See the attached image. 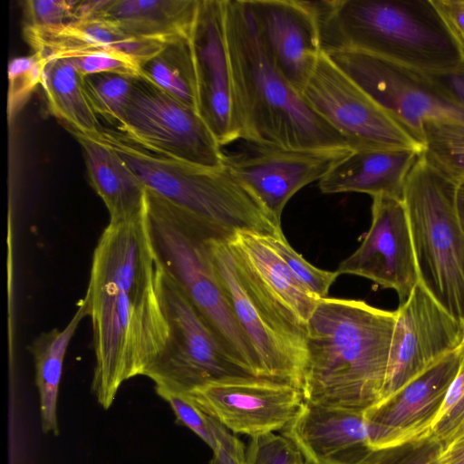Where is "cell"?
<instances>
[{"instance_id":"1","label":"cell","mask_w":464,"mask_h":464,"mask_svg":"<svg viewBox=\"0 0 464 464\" xmlns=\"http://www.w3.org/2000/svg\"><path fill=\"white\" fill-rule=\"evenodd\" d=\"M163 276L147 206L130 218L110 221L94 249L82 299L95 353L92 389L104 409L125 381L145 376L167 345Z\"/></svg>"},{"instance_id":"2","label":"cell","mask_w":464,"mask_h":464,"mask_svg":"<svg viewBox=\"0 0 464 464\" xmlns=\"http://www.w3.org/2000/svg\"><path fill=\"white\" fill-rule=\"evenodd\" d=\"M396 312L362 300H319L306 324L304 401L365 411L382 398Z\"/></svg>"},{"instance_id":"3","label":"cell","mask_w":464,"mask_h":464,"mask_svg":"<svg viewBox=\"0 0 464 464\" xmlns=\"http://www.w3.org/2000/svg\"><path fill=\"white\" fill-rule=\"evenodd\" d=\"M225 16L240 139L256 147L350 149L276 68L246 0H225Z\"/></svg>"},{"instance_id":"4","label":"cell","mask_w":464,"mask_h":464,"mask_svg":"<svg viewBox=\"0 0 464 464\" xmlns=\"http://www.w3.org/2000/svg\"><path fill=\"white\" fill-rule=\"evenodd\" d=\"M323 51L365 53L425 73L464 61V36L433 0L314 1Z\"/></svg>"},{"instance_id":"5","label":"cell","mask_w":464,"mask_h":464,"mask_svg":"<svg viewBox=\"0 0 464 464\" xmlns=\"http://www.w3.org/2000/svg\"><path fill=\"white\" fill-rule=\"evenodd\" d=\"M116 152L145 188L190 216L211 239L240 230L275 234L277 223L225 166L208 169L152 153L119 130L89 136Z\"/></svg>"},{"instance_id":"6","label":"cell","mask_w":464,"mask_h":464,"mask_svg":"<svg viewBox=\"0 0 464 464\" xmlns=\"http://www.w3.org/2000/svg\"><path fill=\"white\" fill-rule=\"evenodd\" d=\"M457 188L420 155L407 177L402 201L420 284L464 326V227Z\"/></svg>"},{"instance_id":"7","label":"cell","mask_w":464,"mask_h":464,"mask_svg":"<svg viewBox=\"0 0 464 464\" xmlns=\"http://www.w3.org/2000/svg\"><path fill=\"white\" fill-rule=\"evenodd\" d=\"M152 239L165 271L210 326L229 357L247 374L260 377L254 351L213 274L208 237L188 214L146 188Z\"/></svg>"},{"instance_id":"8","label":"cell","mask_w":464,"mask_h":464,"mask_svg":"<svg viewBox=\"0 0 464 464\" xmlns=\"http://www.w3.org/2000/svg\"><path fill=\"white\" fill-rule=\"evenodd\" d=\"M210 266L257 360L260 377L303 389L306 327L261 285L226 239L207 241Z\"/></svg>"},{"instance_id":"9","label":"cell","mask_w":464,"mask_h":464,"mask_svg":"<svg viewBox=\"0 0 464 464\" xmlns=\"http://www.w3.org/2000/svg\"><path fill=\"white\" fill-rule=\"evenodd\" d=\"M117 130L157 155L208 169L225 167L227 155L198 111L140 76Z\"/></svg>"},{"instance_id":"10","label":"cell","mask_w":464,"mask_h":464,"mask_svg":"<svg viewBox=\"0 0 464 464\" xmlns=\"http://www.w3.org/2000/svg\"><path fill=\"white\" fill-rule=\"evenodd\" d=\"M163 298L169 338L145 374L154 382L157 393L186 394L217 379L249 375L226 353L206 320L165 269Z\"/></svg>"},{"instance_id":"11","label":"cell","mask_w":464,"mask_h":464,"mask_svg":"<svg viewBox=\"0 0 464 464\" xmlns=\"http://www.w3.org/2000/svg\"><path fill=\"white\" fill-rule=\"evenodd\" d=\"M324 52L422 146L424 121L464 123V110L428 73L354 50Z\"/></svg>"},{"instance_id":"12","label":"cell","mask_w":464,"mask_h":464,"mask_svg":"<svg viewBox=\"0 0 464 464\" xmlns=\"http://www.w3.org/2000/svg\"><path fill=\"white\" fill-rule=\"evenodd\" d=\"M302 96L319 116L346 140L353 151H423V146L334 64L324 51Z\"/></svg>"},{"instance_id":"13","label":"cell","mask_w":464,"mask_h":464,"mask_svg":"<svg viewBox=\"0 0 464 464\" xmlns=\"http://www.w3.org/2000/svg\"><path fill=\"white\" fill-rule=\"evenodd\" d=\"M186 395L230 432L250 438L282 431L305 402L298 387L251 375L217 379Z\"/></svg>"},{"instance_id":"14","label":"cell","mask_w":464,"mask_h":464,"mask_svg":"<svg viewBox=\"0 0 464 464\" xmlns=\"http://www.w3.org/2000/svg\"><path fill=\"white\" fill-rule=\"evenodd\" d=\"M395 312L396 322L381 401L457 350L464 340V326L420 283Z\"/></svg>"},{"instance_id":"15","label":"cell","mask_w":464,"mask_h":464,"mask_svg":"<svg viewBox=\"0 0 464 464\" xmlns=\"http://www.w3.org/2000/svg\"><path fill=\"white\" fill-rule=\"evenodd\" d=\"M251 147L248 151L227 155L225 166L279 224L285 205L297 191L319 181L353 151L349 148Z\"/></svg>"},{"instance_id":"16","label":"cell","mask_w":464,"mask_h":464,"mask_svg":"<svg viewBox=\"0 0 464 464\" xmlns=\"http://www.w3.org/2000/svg\"><path fill=\"white\" fill-rule=\"evenodd\" d=\"M461 344L397 392L364 411L369 447L380 451L430 433L458 372Z\"/></svg>"},{"instance_id":"17","label":"cell","mask_w":464,"mask_h":464,"mask_svg":"<svg viewBox=\"0 0 464 464\" xmlns=\"http://www.w3.org/2000/svg\"><path fill=\"white\" fill-rule=\"evenodd\" d=\"M371 212L369 230L336 271L392 289L402 304L420 283L405 206L402 199L377 196Z\"/></svg>"},{"instance_id":"18","label":"cell","mask_w":464,"mask_h":464,"mask_svg":"<svg viewBox=\"0 0 464 464\" xmlns=\"http://www.w3.org/2000/svg\"><path fill=\"white\" fill-rule=\"evenodd\" d=\"M190 44L197 77V111L222 147L240 139L235 114L225 0H199Z\"/></svg>"},{"instance_id":"19","label":"cell","mask_w":464,"mask_h":464,"mask_svg":"<svg viewBox=\"0 0 464 464\" xmlns=\"http://www.w3.org/2000/svg\"><path fill=\"white\" fill-rule=\"evenodd\" d=\"M269 57L302 94L323 53L314 1L246 0Z\"/></svg>"},{"instance_id":"20","label":"cell","mask_w":464,"mask_h":464,"mask_svg":"<svg viewBox=\"0 0 464 464\" xmlns=\"http://www.w3.org/2000/svg\"><path fill=\"white\" fill-rule=\"evenodd\" d=\"M281 433L311 464H368L374 453L364 411L304 402Z\"/></svg>"},{"instance_id":"21","label":"cell","mask_w":464,"mask_h":464,"mask_svg":"<svg viewBox=\"0 0 464 464\" xmlns=\"http://www.w3.org/2000/svg\"><path fill=\"white\" fill-rule=\"evenodd\" d=\"M199 0H82L77 20H104L135 38L169 44L190 38Z\"/></svg>"},{"instance_id":"22","label":"cell","mask_w":464,"mask_h":464,"mask_svg":"<svg viewBox=\"0 0 464 464\" xmlns=\"http://www.w3.org/2000/svg\"><path fill=\"white\" fill-rule=\"evenodd\" d=\"M25 42L44 60L111 52L125 55L139 65L160 52L165 44L130 36L104 20H76L56 26L24 25Z\"/></svg>"},{"instance_id":"23","label":"cell","mask_w":464,"mask_h":464,"mask_svg":"<svg viewBox=\"0 0 464 464\" xmlns=\"http://www.w3.org/2000/svg\"><path fill=\"white\" fill-rule=\"evenodd\" d=\"M421 153L412 150L350 152L319 181L324 194L365 193L402 199L407 177Z\"/></svg>"},{"instance_id":"24","label":"cell","mask_w":464,"mask_h":464,"mask_svg":"<svg viewBox=\"0 0 464 464\" xmlns=\"http://www.w3.org/2000/svg\"><path fill=\"white\" fill-rule=\"evenodd\" d=\"M227 240L269 294L306 327L320 299L295 277L266 234L240 230Z\"/></svg>"},{"instance_id":"25","label":"cell","mask_w":464,"mask_h":464,"mask_svg":"<svg viewBox=\"0 0 464 464\" xmlns=\"http://www.w3.org/2000/svg\"><path fill=\"white\" fill-rule=\"evenodd\" d=\"M69 130L82 149L90 182L107 208L110 221L127 219L143 211L146 188L121 157L103 143Z\"/></svg>"},{"instance_id":"26","label":"cell","mask_w":464,"mask_h":464,"mask_svg":"<svg viewBox=\"0 0 464 464\" xmlns=\"http://www.w3.org/2000/svg\"><path fill=\"white\" fill-rule=\"evenodd\" d=\"M41 86L49 111L67 129L87 136L102 129L84 91L82 76L67 59L45 60Z\"/></svg>"},{"instance_id":"27","label":"cell","mask_w":464,"mask_h":464,"mask_svg":"<svg viewBox=\"0 0 464 464\" xmlns=\"http://www.w3.org/2000/svg\"><path fill=\"white\" fill-rule=\"evenodd\" d=\"M87 315L81 300L73 316L62 329H53L39 335L30 346L35 365V382L40 397L42 429L58 434L57 399L64 356L81 321Z\"/></svg>"},{"instance_id":"28","label":"cell","mask_w":464,"mask_h":464,"mask_svg":"<svg viewBox=\"0 0 464 464\" xmlns=\"http://www.w3.org/2000/svg\"><path fill=\"white\" fill-rule=\"evenodd\" d=\"M140 76L197 111V77L190 38L165 44L160 52L140 64Z\"/></svg>"},{"instance_id":"29","label":"cell","mask_w":464,"mask_h":464,"mask_svg":"<svg viewBox=\"0 0 464 464\" xmlns=\"http://www.w3.org/2000/svg\"><path fill=\"white\" fill-rule=\"evenodd\" d=\"M423 159L459 185L464 182V123L429 120L422 125Z\"/></svg>"},{"instance_id":"30","label":"cell","mask_w":464,"mask_h":464,"mask_svg":"<svg viewBox=\"0 0 464 464\" xmlns=\"http://www.w3.org/2000/svg\"><path fill=\"white\" fill-rule=\"evenodd\" d=\"M136 78L112 72L83 76L84 91L97 116L117 128L131 96Z\"/></svg>"},{"instance_id":"31","label":"cell","mask_w":464,"mask_h":464,"mask_svg":"<svg viewBox=\"0 0 464 464\" xmlns=\"http://www.w3.org/2000/svg\"><path fill=\"white\" fill-rule=\"evenodd\" d=\"M267 242L285 263L295 277L314 296L327 297L332 285L340 274L316 267L305 260L288 243L282 230L266 234Z\"/></svg>"},{"instance_id":"32","label":"cell","mask_w":464,"mask_h":464,"mask_svg":"<svg viewBox=\"0 0 464 464\" xmlns=\"http://www.w3.org/2000/svg\"><path fill=\"white\" fill-rule=\"evenodd\" d=\"M45 60L38 53L13 58L8 64L7 113L15 116L35 87L42 82Z\"/></svg>"},{"instance_id":"33","label":"cell","mask_w":464,"mask_h":464,"mask_svg":"<svg viewBox=\"0 0 464 464\" xmlns=\"http://www.w3.org/2000/svg\"><path fill=\"white\" fill-rule=\"evenodd\" d=\"M247 464H303L304 457L282 433L251 437L246 449Z\"/></svg>"},{"instance_id":"34","label":"cell","mask_w":464,"mask_h":464,"mask_svg":"<svg viewBox=\"0 0 464 464\" xmlns=\"http://www.w3.org/2000/svg\"><path fill=\"white\" fill-rule=\"evenodd\" d=\"M464 425V340L458 372L448 391L440 413L430 434L440 443L449 439Z\"/></svg>"},{"instance_id":"35","label":"cell","mask_w":464,"mask_h":464,"mask_svg":"<svg viewBox=\"0 0 464 464\" xmlns=\"http://www.w3.org/2000/svg\"><path fill=\"white\" fill-rule=\"evenodd\" d=\"M440 443L428 434L403 445L375 451L369 464H440Z\"/></svg>"},{"instance_id":"36","label":"cell","mask_w":464,"mask_h":464,"mask_svg":"<svg viewBox=\"0 0 464 464\" xmlns=\"http://www.w3.org/2000/svg\"><path fill=\"white\" fill-rule=\"evenodd\" d=\"M83 77L90 74L112 72L140 76V65L132 59L115 53L99 52L65 58Z\"/></svg>"},{"instance_id":"37","label":"cell","mask_w":464,"mask_h":464,"mask_svg":"<svg viewBox=\"0 0 464 464\" xmlns=\"http://www.w3.org/2000/svg\"><path fill=\"white\" fill-rule=\"evenodd\" d=\"M161 398L169 402L177 420L192 430L212 450L216 448L208 416L205 414L186 394L160 392Z\"/></svg>"},{"instance_id":"38","label":"cell","mask_w":464,"mask_h":464,"mask_svg":"<svg viewBox=\"0 0 464 464\" xmlns=\"http://www.w3.org/2000/svg\"><path fill=\"white\" fill-rule=\"evenodd\" d=\"M78 0H27L24 2V25L56 26L74 20Z\"/></svg>"},{"instance_id":"39","label":"cell","mask_w":464,"mask_h":464,"mask_svg":"<svg viewBox=\"0 0 464 464\" xmlns=\"http://www.w3.org/2000/svg\"><path fill=\"white\" fill-rule=\"evenodd\" d=\"M216 439L213 464H247L246 450L243 442L218 421L208 416Z\"/></svg>"},{"instance_id":"40","label":"cell","mask_w":464,"mask_h":464,"mask_svg":"<svg viewBox=\"0 0 464 464\" xmlns=\"http://www.w3.org/2000/svg\"><path fill=\"white\" fill-rule=\"evenodd\" d=\"M428 74L457 105L464 110V61L450 71Z\"/></svg>"},{"instance_id":"41","label":"cell","mask_w":464,"mask_h":464,"mask_svg":"<svg viewBox=\"0 0 464 464\" xmlns=\"http://www.w3.org/2000/svg\"><path fill=\"white\" fill-rule=\"evenodd\" d=\"M440 464H464V425L440 443Z\"/></svg>"},{"instance_id":"42","label":"cell","mask_w":464,"mask_h":464,"mask_svg":"<svg viewBox=\"0 0 464 464\" xmlns=\"http://www.w3.org/2000/svg\"><path fill=\"white\" fill-rule=\"evenodd\" d=\"M448 22L464 36V0H433Z\"/></svg>"},{"instance_id":"43","label":"cell","mask_w":464,"mask_h":464,"mask_svg":"<svg viewBox=\"0 0 464 464\" xmlns=\"http://www.w3.org/2000/svg\"><path fill=\"white\" fill-rule=\"evenodd\" d=\"M456 203L460 222L464 227V182L458 185Z\"/></svg>"},{"instance_id":"44","label":"cell","mask_w":464,"mask_h":464,"mask_svg":"<svg viewBox=\"0 0 464 464\" xmlns=\"http://www.w3.org/2000/svg\"><path fill=\"white\" fill-rule=\"evenodd\" d=\"M303 464H311V463L304 461Z\"/></svg>"},{"instance_id":"45","label":"cell","mask_w":464,"mask_h":464,"mask_svg":"<svg viewBox=\"0 0 464 464\" xmlns=\"http://www.w3.org/2000/svg\"><path fill=\"white\" fill-rule=\"evenodd\" d=\"M209 464H213L211 460H210Z\"/></svg>"},{"instance_id":"46","label":"cell","mask_w":464,"mask_h":464,"mask_svg":"<svg viewBox=\"0 0 464 464\" xmlns=\"http://www.w3.org/2000/svg\"><path fill=\"white\" fill-rule=\"evenodd\" d=\"M369 463H370V461H369ZM369 463H368V464H369Z\"/></svg>"}]
</instances>
